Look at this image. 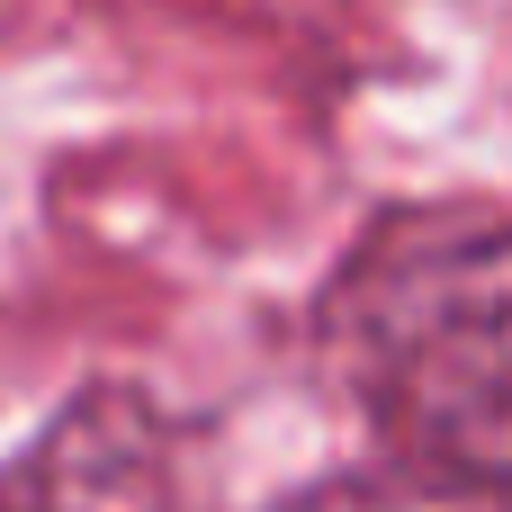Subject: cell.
Instances as JSON below:
<instances>
[{"label":"cell","mask_w":512,"mask_h":512,"mask_svg":"<svg viewBox=\"0 0 512 512\" xmlns=\"http://www.w3.org/2000/svg\"><path fill=\"white\" fill-rule=\"evenodd\" d=\"M171 441L135 387L72 396L9 468L0 512H171Z\"/></svg>","instance_id":"cell-2"},{"label":"cell","mask_w":512,"mask_h":512,"mask_svg":"<svg viewBox=\"0 0 512 512\" xmlns=\"http://www.w3.org/2000/svg\"><path fill=\"white\" fill-rule=\"evenodd\" d=\"M324 360L369 432L450 495L512 504V216L405 207L324 288Z\"/></svg>","instance_id":"cell-1"},{"label":"cell","mask_w":512,"mask_h":512,"mask_svg":"<svg viewBox=\"0 0 512 512\" xmlns=\"http://www.w3.org/2000/svg\"><path fill=\"white\" fill-rule=\"evenodd\" d=\"M279 512H495V504L450 495V486H405V477H342V486H315Z\"/></svg>","instance_id":"cell-3"}]
</instances>
